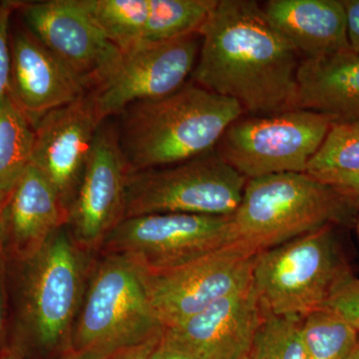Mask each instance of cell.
Wrapping results in <instances>:
<instances>
[{
	"instance_id": "obj_1",
	"label": "cell",
	"mask_w": 359,
	"mask_h": 359,
	"mask_svg": "<svg viewBox=\"0 0 359 359\" xmlns=\"http://www.w3.org/2000/svg\"><path fill=\"white\" fill-rule=\"evenodd\" d=\"M192 81L231 100L245 115L292 109L302 57L254 0H218L201 27Z\"/></svg>"
},
{
	"instance_id": "obj_2",
	"label": "cell",
	"mask_w": 359,
	"mask_h": 359,
	"mask_svg": "<svg viewBox=\"0 0 359 359\" xmlns=\"http://www.w3.org/2000/svg\"><path fill=\"white\" fill-rule=\"evenodd\" d=\"M120 115V144L130 173H135L173 166L212 150L245 112L236 101L189 81L170 95L135 103Z\"/></svg>"
},
{
	"instance_id": "obj_3",
	"label": "cell",
	"mask_w": 359,
	"mask_h": 359,
	"mask_svg": "<svg viewBox=\"0 0 359 359\" xmlns=\"http://www.w3.org/2000/svg\"><path fill=\"white\" fill-rule=\"evenodd\" d=\"M358 208L308 173L248 180L231 216L233 244L259 254L323 226L349 224Z\"/></svg>"
},
{
	"instance_id": "obj_4",
	"label": "cell",
	"mask_w": 359,
	"mask_h": 359,
	"mask_svg": "<svg viewBox=\"0 0 359 359\" xmlns=\"http://www.w3.org/2000/svg\"><path fill=\"white\" fill-rule=\"evenodd\" d=\"M164 330L151 308L141 269L126 257L101 255L94 259L65 353L73 359H104Z\"/></svg>"
},
{
	"instance_id": "obj_5",
	"label": "cell",
	"mask_w": 359,
	"mask_h": 359,
	"mask_svg": "<svg viewBox=\"0 0 359 359\" xmlns=\"http://www.w3.org/2000/svg\"><path fill=\"white\" fill-rule=\"evenodd\" d=\"M93 252L73 238L67 226L22 264L20 337L43 353H65L86 290Z\"/></svg>"
},
{
	"instance_id": "obj_6",
	"label": "cell",
	"mask_w": 359,
	"mask_h": 359,
	"mask_svg": "<svg viewBox=\"0 0 359 359\" xmlns=\"http://www.w3.org/2000/svg\"><path fill=\"white\" fill-rule=\"evenodd\" d=\"M334 229L323 226L257 255L252 287L264 318H304L353 276Z\"/></svg>"
},
{
	"instance_id": "obj_7",
	"label": "cell",
	"mask_w": 359,
	"mask_h": 359,
	"mask_svg": "<svg viewBox=\"0 0 359 359\" xmlns=\"http://www.w3.org/2000/svg\"><path fill=\"white\" fill-rule=\"evenodd\" d=\"M247 181L216 148L173 166L130 173L124 219L165 212L231 216Z\"/></svg>"
},
{
	"instance_id": "obj_8",
	"label": "cell",
	"mask_w": 359,
	"mask_h": 359,
	"mask_svg": "<svg viewBox=\"0 0 359 359\" xmlns=\"http://www.w3.org/2000/svg\"><path fill=\"white\" fill-rule=\"evenodd\" d=\"M334 119L308 110L243 115L217 144L219 156L247 180L306 173Z\"/></svg>"
},
{
	"instance_id": "obj_9",
	"label": "cell",
	"mask_w": 359,
	"mask_h": 359,
	"mask_svg": "<svg viewBox=\"0 0 359 359\" xmlns=\"http://www.w3.org/2000/svg\"><path fill=\"white\" fill-rule=\"evenodd\" d=\"M230 244L231 216L165 212L123 219L98 252L126 257L146 271H164Z\"/></svg>"
},
{
	"instance_id": "obj_10",
	"label": "cell",
	"mask_w": 359,
	"mask_h": 359,
	"mask_svg": "<svg viewBox=\"0 0 359 359\" xmlns=\"http://www.w3.org/2000/svg\"><path fill=\"white\" fill-rule=\"evenodd\" d=\"M257 255L230 244L177 268L146 271L139 266L155 316L164 328L174 327L219 299L250 289Z\"/></svg>"
},
{
	"instance_id": "obj_11",
	"label": "cell",
	"mask_w": 359,
	"mask_h": 359,
	"mask_svg": "<svg viewBox=\"0 0 359 359\" xmlns=\"http://www.w3.org/2000/svg\"><path fill=\"white\" fill-rule=\"evenodd\" d=\"M199 34L166 42H141L120 50L114 65L86 91L102 121L129 106L174 93L192 75Z\"/></svg>"
},
{
	"instance_id": "obj_12",
	"label": "cell",
	"mask_w": 359,
	"mask_h": 359,
	"mask_svg": "<svg viewBox=\"0 0 359 359\" xmlns=\"http://www.w3.org/2000/svg\"><path fill=\"white\" fill-rule=\"evenodd\" d=\"M129 174L119 133L104 121L97 131L68 218V230L84 250L98 252L124 219Z\"/></svg>"
},
{
	"instance_id": "obj_13",
	"label": "cell",
	"mask_w": 359,
	"mask_h": 359,
	"mask_svg": "<svg viewBox=\"0 0 359 359\" xmlns=\"http://www.w3.org/2000/svg\"><path fill=\"white\" fill-rule=\"evenodd\" d=\"M27 29L90 87L114 65L120 50L108 41L78 0L20 1Z\"/></svg>"
},
{
	"instance_id": "obj_14",
	"label": "cell",
	"mask_w": 359,
	"mask_h": 359,
	"mask_svg": "<svg viewBox=\"0 0 359 359\" xmlns=\"http://www.w3.org/2000/svg\"><path fill=\"white\" fill-rule=\"evenodd\" d=\"M102 120L89 97L51 111L34 127L32 162L69 212Z\"/></svg>"
},
{
	"instance_id": "obj_15",
	"label": "cell",
	"mask_w": 359,
	"mask_h": 359,
	"mask_svg": "<svg viewBox=\"0 0 359 359\" xmlns=\"http://www.w3.org/2000/svg\"><path fill=\"white\" fill-rule=\"evenodd\" d=\"M263 320L257 295L250 287L165 328L163 337L198 359H242L249 355Z\"/></svg>"
},
{
	"instance_id": "obj_16",
	"label": "cell",
	"mask_w": 359,
	"mask_h": 359,
	"mask_svg": "<svg viewBox=\"0 0 359 359\" xmlns=\"http://www.w3.org/2000/svg\"><path fill=\"white\" fill-rule=\"evenodd\" d=\"M83 83L28 29L11 35L8 95L33 127L85 95Z\"/></svg>"
},
{
	"instance_id": "obj_17",
	"label": "cell",
	"mask_w": 359,
	"mask_h": 359,
	"mask_svg": "<svg viewBox=\"0 0 359 359\" xmlns=\"http://www.w3.org/2000/svg\"><path fill=\"white\" fill-rule=\"evenodd\" d=\"M68 218L53 187L30 164L2 204L4 257L18 264L32 259Z\"/></svg>"
},
{
	"instance_id": "obj_18",
	"label": "cell",
	"mask_w": 359,
	"mask_h": 359,
	"mask_svg": "<svg viewBox=\"0 0 359 359\" xmlns=\"http://www.w3.org/2000/svg\"><path fill=\"white\" fill-rule=\"evenodd\" d=\"M262 7L271 25L302 59L351 49L344 1L269 0Z\"/></svg>"
},
{
	"instance_id": "obj_19",
	"label": "cell",
	"mask_w": 359,
	"mask_h": 359,
	"mask_svg": "<svg viewBox=\"0 0 359 359\" xmlns=\"http://www.w3.org/2000/svg\"><path fill=\"white\" fill-rule=\"evenodd\" d=\"M292 109L320 113L334 122L359 121V54L347 49L302 59Z\"/></svg>"
},
{
	"instance_id": "obj_20",
	"label": "cell",
	"mask_w": 359,
	"mask_h": 359,
	"mask_svg": "<svg viewBox=\"0 0 359 359\" xmlns=\"http://www.w3.org/2000/svg\"><path fill=\"white\" fill-rule=\"evenodd\" d=\"M34 127L11 96L0 102V203L4 204L29 166Z\"/></svg>"
},
{
	"instance_id": "obj_21",
	"label": "cell",
	"mask_w": 359,
	"mask_h": 359,
	"mask_svg": "<svg viewBox=\"0 0 359 359\" xmlns=\"http://www.w3.org/2000/svg\"><path fill=\"white\" fill-rule=\"evenodd\" d=\"M96 27L119 50L144 41L149 0H78Z\"/></svg>"
},
{
	"instance_id": "obj_22",
	"label": "cell",
	"mask_w": 359,
	"mask_h": 359,
	"mask_svg": "<svg viewBox=\"0 0 359 359\" xmlns=\"http://www.w3.org/2000/svg\"><path fill=\"white\" fill-rule=\"evenodd\" d=\"M218 0H149L143 42H166L198 34Z\"/></svg>"
},
{
	"instance_id": "obj_23",
	"label": "cell",
	"mask_w": 359,
	"mask_h": 359,
	"mask_svg": "<svg viewBox=\"0 0 359 359\" xmlns=\"http://www.w3.org/2000/svg\"><path fill=\"white\" fill-rule=\"evenodd\" d=\"M359 172V121L334 122L306 173L330 184Z\"/></svg>"
},
{
	"instance_id": "obj_24",
	"label": "cell",
	"mask_w": 359,
	"mask_h": 359,
	"mask_svg": "<svg viewBox=\"0 0 359 359\" xmlns=\"http://www.w3.org/2000/svg\"><path fill=\"white\" fill-rule=\"evenodd\" d=\"M358 337L355 328L325 309L313 311L302 320L306 359H346Z\"/></svg>"
},
{
	"instance_id": "obj_25",
	"label": "cell",
	"mask_w": 359,
	"mask_h": 359,
	"mask_svg": "<svg viewBox=\"0 0 359 359\" xmlns=\"http://www.w3.org/2000/svg\"><path fill=\"white\" fill-rule=\"evenodd\" d=\"M302 320L292 316L264 318L250 347V359H306Z\"/></svg>"
},
{
	"instance_id": "obj_26",
	"label": "cell",
	"mask_w": 359,
	"mask_h": 359,
	"mask_svg": "<svg viewBox=\"0 0 359 359\" xmlns=\"http://www.w3.org/2000/svg\"><path fill=\"white\" fill-rule=\"evenodd\" d=\"M323 309L339 316L359 332V278L353 276L341 283Z\"/></svg>"
},
{
	"instance_id": "obj_27",
	"label": "cell",
	"mask_w": 359,
	"mask_h": 359,
	"mask_svg": "<svg viewBox=\"0 0 359 359\" xmlns=\"http://www.w3.org/2000/svg\"><path fill=\"white\" fill-rule=\"evenodd\" d=\"M20 1L0 0V102L8 96L11 73V34L9 23Z\"/></svg>"
},
{
	"instance_id": "obj_28",
	"label": "cell",
	"mask_w": 359,
	"mask_h": 359,
	"mask_svg": "<svg viewBox=\"0 0 359 359\" xmlns=\"http://www.w3.org/2000/svg\"><path fill=\"white\" fill-rule=\"evenodd\" d=\"M347 36L351 50L359 54V0H346Z\"/></svg>"
},
{
	"instance_id": "obj_29",
	"label": "cell",
	"mask_w": 359,
	"mask_h": 359,
	"mask_svg": "<svg viewBox=\"0 0 359 359\" xmlns=\"http://www.w3.org/2000/svg\"><path fill=\"white\" fill-rule=\"evenodd\" d=\"M161 337L162 334L155 339L148 340L144 344L123 349V351H118V353L104 359H153V353H154L155 347L159 342Z\"/></svg>"
},
{
	"instance_id": "obj_30",
	"label": "cell",
	"mask_w": 359,
	"mask_h": 359,
	"mask_svg": "<svg viewBox=\"0 0 359 359\" xmlns=\"http://www.w3.org/2000/svg\"><path fill=\"white\" fill-rule=\"evenodd\" d=\"M327 185L334 187L337 192L359 207V172L340 177L330 182Z\"/></svg>"
},
{
	"instance_id": "obj_31",
	"label": "cell",
	"mask_w": 359,
	"mask_h": 359,
	"mask_svg": "<svg viewBox=\"0 0 359 359\" xmlns=\"http://www.w3.org/2000/svg\"><path fill=\"white\" fill-rule=\"evenodd\" d=\"M153 359H198L193 354L181 348L173 342L169 341L164 337H161L159 342L156 346Z\"/></svg>"
},
{
	"instance_id": "obj_32",
	"label": "cell",
	"mask_w": 359,
	"mask_h": 359,
	"mask_svg": "<svg viewBox=\"0 0 359 359\" xmlns=\"http://www.w3.org/2000/svg\"><path fill=\"white\" fill-rule=\"evenodd\" d=\"M4 262L6 257L0 254V354L4 351L6 344V280H4Z\"/></svg>"
},
{
	"instance_id": "obj_33",
	"label": "cell",
	"mask_w": 359,
	"mask_h": 359,
	"mask_svg": "<svg viewBox=\"0 0 359 359\" xmlns=\"http://www.w3.org/2000/svg\"><path fill=\"white\" fill-rule=\"evenodd\" d=\"M26 346L20 335H16L15 339L6 344L0 354V359H25Z\"/></svg>"
},
{
	"instance_id": "obj_34",
	"label": "cell",
	"mask_w": 359,
	"mask_h": 359,
	"mask_svg": "<svg viewBox=\"0 0 359 359\" xmlns=\"http://www.w3.org/2000/svg\"><path fill=\"white\" fill-rule=\"evenodd\" d=\"M346 359H359V337L355 346H353V351L347 355Z\"/></svg>"
},
{
	"instance_id": "obj_35",
	"label": "cell",
	"mask_w": 359,
	"mask_h": 359,
	"mask_svg": "<svg viewBox=\"0 0 359 359\" xmlns=\"http://www.w3.org/2000/svg\"><path fill=\"white\" fill-rule=\"evenodd\" d=\"M2 243H4V230H2V203H0V254L2 252Z\"/></svg>"
},
{
	"instance_id": "obj_36",
	"label": "cell",
	"mask_w": 359,
	"mask_h": 359,
	"mask_svg": "<svg viewBox=\"0 0 359 359\" xmlns=\"http://www.w3.org/2000/svg\"><path fill=\"white\" fill-rule=\"evenodd\" d=\"M57 359H73V358L70 355V354L63 353H61V355L59 356Z\"/></svg>"
},
{
	"instance_id": "obj_37",
	"label": "cell",
	"mask_w": 359,
	"mask_h": 359,
	"mask_svg": "<svg viewBox=\"0 0 359 359\" xmlns=\"http://www.w3.org/2000/svg\"><path fill=\"white\" fill-rule=\"evenodd\" d=\"M242 359H250L249 355L245 356V358H243Z\"/></svg>"
},
{
	"instance_id": "obj_38",
	"label": "cell",
	"mask_w": 359,
	"mask_h": 359,
	"mask_svg": "<svg viewBox=\"0 0 359 359\" xmlns=\"http://www.w3.org/2000/svg\"><path fill=\"white\" fill-rule=\"evenodd\" d=\"M358 233H359V221H358Z\"/></svg>"
}]
</instances>
